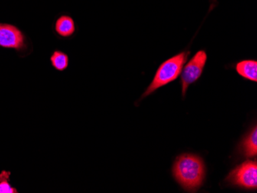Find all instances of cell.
<instances>
[{
	"instance_id": "6",
	"label": "cell",
	"mask_w": 257,
	"mask_h": 193,
	"mask_svg": "<svg viewBox=\"0 0 257 193\" xmlns=\"http://www.w3.org/2000/svg\"><path fill=\"white\" fill-rule=\"evenodd\" d=\"M235 70L239 76L249 81H257V62L253 60H245L238 62Z\"/></svg>"
},
{
	"instance_id": "2",
	"label": "cell",
	"mask_w": 257,
	"mask_h": 193,
	"mask_svg": "<svg viewBox=\"0 0 257 193\" xmlns=\"http://www.w3.org/2000/svg\"><path fill=\"white\" fill-rule=\"evenodd\" d=\"M190 54V51L184 50L163 62L157 69L154 79L141 99L150 96L160 88L175 81L181 74L183 66L187 62Z\"/></svg>"
},
{
	"instance_id": "5",
	"label": "cell",
	"mask_w": 257,
	"mask_h": 193,
	"mask_svg": "<svg viewBox=\"0 0 257 193\" xmlns=\"http://www.w3.org/2000/svg\"><path fill=\"white\" fill-rule=\"evenodd\" d=\"M0 47L23 50L26 47L25 37L14 26L0 24Z\"/></svg>"
},
{
	"instance_id": "7",
	"label": "cell",
	"mask_w": 257,
	"mask_h": 193,
	"mask_svg": "<svg viewBox=\"0 0 257 193\" xmlns=\"http://www.w3.org/2000/svg\"><path fill=\"white\" fill-rule=\"evenodd\" d=\"M55 30L58 35L63 38L72 37L76 31L74 20L69 16H61L56 20Z\"/></svg>"
},
{
	"instance_id": "3",
	"label": "cell",
	"mask_w": 257,
	"mask_h": 193,
	"mask_svg": "<svg viewBox=\"0 0 257 193\" xmlns=\"http://www.w3.org/2000/svg\"><path fill=\"white\" fill-rule=\"evenodd\" d=\"M207 62V53L205 50L198 51L191 60L183 66L181 74L182 94L186 95V91L190 85L199 80Z\"/></svg>"
},
{
	"instance_id": "10",
	"label": "cell",
	"mask_w": 257,
	"mask_h": 193,
	"mask_svg": "<svg viewBox=\"0 0 257 193\" xmlns=\"http://www.w3.org/2000/svg\"><path fill=\"white\" fill-rule=\"evenodd\" d=\"M9 172H3L0 175V193L17 192L15 188H12L8 182Z\"/></svg>"
},
{
	"instance_id": "1",
	"label": "cell",
	"mask_w": 257,
	"mask_h": 193,
	"mask_svg": "<svg viewBox=\"0 0 257 193\" xmlns=\"http://www.w3.org/2000/svg\"><path fill=\"white\" fill-rule=\"evenodd\" d=\"M173 173L175 178L185 190L196 191L204 181V163L199 156L183 154L175 162Z\"/></svg>"
},
{
	"instance_id": "9",
	"label": "cell",
	"mask_w": 257,
	"mask_h": 193,
	"mask_svg": "<svg viewBox=\"0 0 257 193\" xmlns=\"http://www.w3.org/2000/svg\"><path fill=\"white\" fill-rule=\"evenodd\" d=\"M52 66L58 71H64L69 66V57L63 52L56 50L50 57Z\"/></svg>"
},
{
	"instance_id": "8",
	"label": "cell",
	"mask_w": 257,
	"mask_h": 193,
	"mask_svg": "<svg viewBox=\"0 0 257 193\" xmlns=\"http://www.w3.org/2000/svg\"><path fill=\"white\" fill-rule=\"evenodd\" d=\"M242 150L246 157H253L257 155V129L254 127L253 130L245 138L242 143Z\"/></svg>"
},
{
	"instance_id": "4",
	"label": "cell",
	"mask_w": 257,
	"mask_h": 193,
	"mask_svg": "<svg viewBox=\"0 0 257 193\" xmlns=\"http://www.w3.org/2000/svg\"><path fill=\"white\" fill-rule=\"evenodd\" d=\"M232 185L249 189L257 188V163L255 161H246L236 167L226 178Z\"/></svg>"
}]
</instances>
